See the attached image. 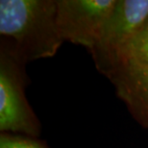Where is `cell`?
I'll list each match as a JSON object with an SVG mask.
<instances>
[{
    "label": "cell",
    "mask_w": 148,
    "mask_h": 148,
    "mask_svg": "<svg viewBox=\"0 0 148 148\" xmlns=\"http://www.w3.org/2000/svg\"><path fill=\"white\" fill-rule=\"evenodd\" d=\"M0 34L14 42L11 53L18 61L49 58L63 38L57 22V1L1 0Z\"/></svg>",
    "instance_id": "6da1fadb"
},
{
    "label": "cell",
    "mask_w": 148,
    "mask_h": 148,
    "mask_svg": "<svg viewBox=\"0 0 148 148\" xmlns=\"http://www.w3.org/2000/svg\"><path fill=\"white\" fill-rule=\"evenodd\" d=\"M148 21V0H116L91 52L101 72L111 67Z\"/></svg>",
    "instance_id": "7a4b0ae2"
},
{
    "label": "cell",
    "mask_w": 148,
    "mask_h": 148,
    "mask_svg": "<svg viewBox=\"0 0 148 148\" xmlns=\"http://www.w3.org/2000/svg\"><path fill=\"white\" fill-rule=\"evenodd\" d=\"M19 61L2 50L0 59V130L14 135L37 136L40 125L23 90Z\"/></svg>",
    "instance_id": "3957f363"
},
{
    "label": "cell",
    "mask_w": 148,
    "mask_h": 148,
    "mask_svg": "<svg viewBox=\"0 0 148 148\" xmlns=\"http://www.w3.org/2000/svg\"><path fill=\"white\" fill-rule=\"evenodd\" d=\"M116 0H58L57 22L64 40L92 52Z\"/></svg>",
    "instance_id": "277c9868"
},
{
    "label": "cell",
    "mask_w": 148,
    "mask_h": 148,
    "mask_svg": "<svg viewBox=\"0 0 148 148\" xmlns=\"http://www.w3.org/2000/svg\"><path fill=\"white\" fill-rule=\"evenodd\" d=\"M103 74L109 77L134 117L148 128V64L124 62Z\"/></svg>",
    "instance_id": "5b68a950"
},
{
    "label": "cell",
    "mask_w": 148,
    "mask_h": 148,
    "mask_svg": "<svg viewBox=\"0 0 148 148\" xmlns=\"http://www.w3.org/2000/svg\"><path fill=\"white\" fill-rule=\"evenodd\" d=\"M124 62H137L148 64V27L143 28L133 38L118 57L117 61L111 67ZM111 67H109L108 69H110Z\"/></svg>",
    "instance_id": "8992f818"
},
{
    "label": "cell",
    "mask_w": 148,
    "mask_h": 148,
    "mask_svg": "<svg viewBox=\"0 0 148 148\" xmlns=\"http://www.w3.org/2000/svg\"><path fill=\"white\" fill-rule=\"evenodd\" d=\"M0 148H46L40 141L31 137L2 133L0 136Z\"/></svg>",
    "instance_id": "52a82bcc"
},
{
    "label": "cell",
    "mask_w": 148,
    "mask_h": 148,
    "mask_svg": "<svg viewBox=\"0 0 148 148\" xmlns=\"http://www.w3.org/2000/svg\"><path fill=\"white\" fill-rule=\"evenodd\" d=\"M145 27H148V21H147V23H146V26H145Z\"/></svg>",
    "instance_id": "ba28073f"
}]
</instances>
